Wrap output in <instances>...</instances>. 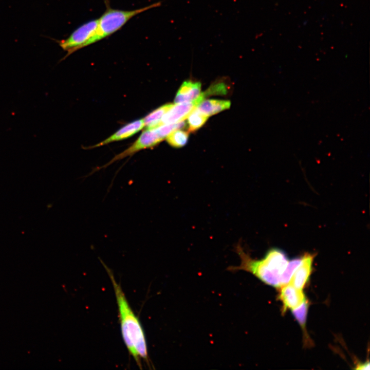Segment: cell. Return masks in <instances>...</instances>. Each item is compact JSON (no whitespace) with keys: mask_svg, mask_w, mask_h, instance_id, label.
Masks as SVG:
<instances>
[{"mask_svg":"<svg viewBox=\"0 0 370 370\" xmlns=\"http://www.w3.org/2000/svg\"><path fill=\"white\" fill-rule=\"evenodd\" d=\"M112 282L118 308L121 334L124 343L136 361L142 368V361L150 364L145 336L141 323L132 309L120 285L112 270L102 261Z\"/></svg>","mask_w":370,"mask_h":370,"instance_id":"obj_1","label":"cell"},{"mask_svg":"<svg viewBox=\"0 0 370 370\" xmlns=\"http://www.w3.org/2000/svg\"><path fill=\"white\" fill-rule=\"evenodd\" d=\"M235 251L240 259V265L229 267L228 270L245 271L266 284L276 288L281 286L282 276L290 261L284 251L278 248H271L260 260L252 258L239 244L236 246Z\"/></svg>","mask_w":370,"mask_h":370,"instance_id":"obj_2","label":"cell"},{"mask_svg":"<svg viewBox=\"0 0 370 370\" xmlns=\"http://www.w3.org/2000/svg\"><path fill=\"white\" fill-rule=\"evenodd\" d=\"M106 10L98 18L97 32L89 41L87 46L107 38L120 30L130 19L152 8L159 7L161 2L131 10H125L112 8L108 0H104Z\"/></svg>","mask_w":370,"mask_h":370,"instance_id":"obj_3","label":"cell"},{"mask_svg":"<svg viewBox=\"0 0 370 370\" xmlns=\"http://www.w3.org/2000/svg\"><path fill=\"white\" fill-rule=\"evenodd\" d=\"M98 18L89 20L73 30L66 39L55 40L67 54L64 59L76 51L87 46L89 41L97 32Z\"/></svg>","mask_w":370,"mask_h":370,"instance_id":"obj_4","label":"cell"},{"mask_svg":"<svg viewBox=\"0 0 370 370\" xmlns=\"http://www.w3.org/2000/svg\"><path fill=\"white\" fill-rule=\"evenodd\" d=\"M163 140V139L159 135L155 128L146 129L130 146L115 156L108 163L103 166L94 169L91 173L101 169H104L113 162L127 156H132L140 151L153 147Z\"/></svg>","mask_w":370,"mask_h":370,"instance_id":"obj_5","label":"cell"},{"mask_svg":"<svg viewBox=\"0 0 370 370\" xmlns=\"http://www.w3.org/2000/svg\"><path fill=\"white\" fill-rule=\"evenodd\" d=\"M199 96L195 101L188 103H176L164 114L160 125L172 124L183 121L192 110L202 100Z\"/></svg>","mask_w":370,"mask_h":370,"instance_id":"obj_6","label":"cell"},{"mask_svg":"<svg viewBox=\"0 0 370 370\" xmlns=\"http://www.w3.org/2000/svg\"><path fill=\"white\" fill-rule=\"evenodd\" d=\"M316 255L309 252L302 255L300 264L295 269L289 282L295 287L303 290L312 271L313 262Z\"/></svg>","mask_w":370,"mask_h":370,"instance_id":"obj_7","label":"cell"},{"mask_svg":"<svg viewBox=\"0 0 370 370\" xmlns=\"http://www.w3.org/2000/svg\"><path fill=\"white\" fill-rule=\"evenodd\" d=\"M279 299L283 304V312L298 307L306 300L303 290L290 283L280 287Z\"/></svg>","mask_w":370,"mask_h":370,"instance_id":"obj_8","label":"cell"},{"mask_svg":"<svg viewBox=\"0 0 370 370\" xmlns=\"http://www.w3.org/2000/svg\"><path fill=\"white\" fill-rule=\"evenodd\" d=\"M144 127L143 119L133 121L125 124L109 137L91 147H96L128 138L139 132Z\"/></svg>","mask_w":370,"mask_h":370,"instance_id":"obj_9","label":"cell"},{"mask_svg":"<svg viewBox=\"0 0 370 370\" xmlns=\"http://www.w3.org/2000/svg\"><path fill=\"white\" fill-rule=\"evenodd\" d=\"M201 94V83L199 82L185 81L180 86L174 99L175 103L195 101Z\"/></svg>","mask_w":370,"mask_h":370,"instance_id":"obj_10","label":"cell"},{"mask_svg":"<svg viewBox=\"0 0 370 370\" xmlns=\"http://www.w3.org/2000/svg\"><path fill=\"white\" fill-rule=\"evenodd\" d=\"M231 103L229 100L203 99L196 106V108L209 117L228 109Z\"/></svg>","mask_w":370,"mask_h":370,"instance_id":"obj_11","label":"cell"},{"mask_svg":"<svg viewBox=\"0 0 370 370\" xmlns=\"http://www.w3.org/2000/svg\"><path fill=\"white\" fill-rule=\"evenodd\" d=\"M173 105L172 103L164 104L145 116L143 119L146 129H152L159 126L162 117Z\"/></svg>","mask_w":370,"mask_h":370,"instance_id":"obj_12","label":"cell"},{"mask_svg":"<svg viewBox=\"0 0 370 370\" xmlns=\"http://www.w3.org/2000/svg\"><path fill=\"white\" fill-rule=\"evenodd\" d=\"M208 117L195 107L187 118L189 125L188 132H194L199 129L205 123Z\"/></svg>","mask_w":370,"mask_h":370,"instance_id":"obj_13","label":"cell"},{"mask_svg":"<svg viewBox=\"0 0 370 370\" xmlns=\"http://www.w3.org/2000/svg\"><path fill=\"white\" fill-rule=\"evenodd\" d=\"M168 143L172 146L179 148L186 144L189 138V132L182 129L173 131L165 138Z\"/></svg>","mask_w":370,"mask_h":370,"instance_id":"obj_14","label":"cell"},{"mask_svg":"<svg viewBox=\"0 0 370 370\" xmlns=\"http://www.w3.org/2000/svg\"><path fill=\"white\" fill-rule=\"evenodd\" d=\"M309 303L308 300H306L301 305L298 307L292 309V313L299 322L302 329L305 331V335H307L306 331L305 324L306 321L307 314L308 312Z\"/></svg>","mask_w":370,"mask_h":370,"instance_id":"obj_15","label":"cell"},{"mask_svg":"<svg viewBox=\"0 0 370 370\" xmlns=\"http://www.w3.org/2000/svg\"><path fill=\"white\" fill-rule=\"evenodd\" d=\"M358 369H369V361L365 362L363 363H360L357 365V367L355 368Z\"/></svg>","mask_w":370,"mask_h":370,"instance_id":"obj_16","label":"cell"}]
</instances>
